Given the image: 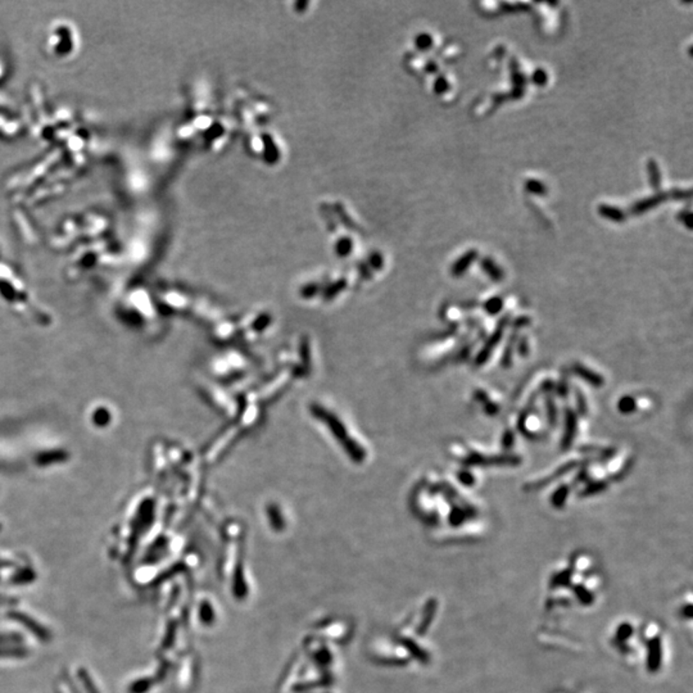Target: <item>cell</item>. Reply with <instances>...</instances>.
<instances>
[{
    "label": "cell",
    "mask_w": 693,
    "mask_h": 693,
    "mask_svg": "<svg viewBox=\"0 0 693 693\" xmlns=\"http://www.w3.org/2000/svg\"><path fill=\"white\" fill-rule=\"evenodd\" d=\"M661 640L659 637H651L647 646V671L649 673H656L661 666V657H663V649H661Z\"/></svg>",
    "instance_id": "1"
},
{
    "label": "cell",
    "mask_w": 693,
    "mask_h": 693,
    "mask_svg": "<svg viewBox=\"0 0 693 693\" xmlns=\"http://www.w3.org/2000/svg\"><path fill=\"white\" fill-rule=\"evenodd\" d=\"M669 195L668 194H657V195H654L651 198H647V199H643V201H640L638 203H635L632 209V212L638 215V213H642V212H646L649 209H654L656 207L659 203L665 201Z\"/></svg>",
    "instance_id": "2"
},
{
    "label": "cell",
    "mask_w": 693,
    "mask_h": 693,
    "mask_svg": "<svg viewBox=\"0 0 693 693\" xmlns=\"http://www.w3.org/2000/svg\"><path fill=\"white\" fill-rule=\"evenodd\" d=\"M598 212L601 216L609 220V221H612V223H621L626 220V213L621 209L612 207V206H607V204L600 206Z\"/></svg>",
    "instance_id": "3"
},
{
    "label": "cell",
    "mask_w": 693,
    "mask_h": 693,
    "mask_svg": "<svg viewBox=\"0 0 693 693\" xmlns=\"http://www.w3.org/2000/svg\"><path fill=\"white\" fill-rule=\"evenodd\" d=\"M475 258H477V252L475 251H469L468 253L463 254L461 258L454 265V269H452L454 274L455 275H461V274H463L466 270L469 269L470 265L475 261Z\"/></svg>",
    "instance_id": "4"
},
{
    "label": "cell",
    "mask_w": 693,
    "mask_h": 693,
    "mask_svg": "<svg viewBox=\"0 0 693 693\" xmlns=\"http://www.w3.org/2000/svg\"><path fill=\"white\" fill-rule=\"evenodd\" d=\"M647 171H649V179L651 187L656 189V190H659V187L661 185V175H660L659 166H657V164H656L654 159H649V164H647Z\"/></svg>",
    "instance_id": "5"
},
{
    "label": "cell",
    "mask_w": 693,
    "mask_h": 693,
    "mask_svg": "<svg viewBox=\"0 0 693 693\" xmlns=\"http://www.w3.org/2000/svg\"><path fill=\"white\" fill-rule=\"evenodd\" d=\"M482 266H483V270L488 275L491 276L494 280H501L502 277V271H501L500 268H497V265L489 260V258H485L482 262Z\"/></svg>",
    "instance_id": "6"
},
{
    "label": "cell",
    "mask_w": 693,
    "mask_h": 693,
    "mask_svg": "<svg viewBox=\"0 0 693 693\" xmlns=\"http://www.w3.org/2000/svg\"><path fill=\"white\" fill-rule=\"evenodd\" d=\"M525 189L532 194H536V195H544L547 189L544 187L543 183L539 181V180H528L525 183Z\"/></svg>",
    "instance_id": "7"
},
{
    "label": "cell",
    "mask_w": 693,
    "mask_h": 693,
    "mask_svg": "<svg viewBox=\"0 0 693 693\" xmlns=\"http://www.w3.org/2000/svg\"><path fill=\"white\" fill-rule=\"evenodd\" d=\"M533 84L537 86H544L548 81V74L544 71L543 68H538L532 76Z\"/></svg>",
    "instance_id": "8"
},
{
    "label": "cell",
    "mask_w": 693,
    "mask_h": 693,
    "mask_svg": "<svg viewBox=\"0 0 693 693\" xmlns=\"http://www.w3.org/2000/svg\"><path fill=\"white\" fill-rule=\"evenodd\" d=\"M575 593H576V596H578V598L581 600L583 604L588 605L589 602H592V600H593V595H592V593H590L588 589L586 588V587H583V586L576 587V588H575Z\"/></svg>",
    "instance_id": "9"
},
{
    "label": "cell",
    "mask_w": 693,
    "mask_h": 693,
    "mask_svg": "<svg viewBox=\"0 0 693 693\" xmlns=\"http://www.w3.org/2000/svg\"><path fill=\"white\" fill-rule=\"evenodd\" d=\"M632 633H633V628L629 624H623V626H619L618 632H616V640L619 642H626Z\"/></svg>",
    "instance_id": "10"
},
{
    "label": "cell",
    "mask_w": 693,
    "mask_h": 693,
    "mask_svg": "<svg viewBox=\"0 0 693 693\" xmlns=\"http://www.w3.org/2000/svg\"><path fill=\"white\" fill-rule=\"evenodd\" d=\"M432 37H430V35H428V34H421V35L418 37V40H416V45H418L420 49H423V51H425V49H429V48L432 46Z\"/></svg>",
    "instance_id": "11"
},
{
    "label": "cell",
    "mask_w": 693,
    "mask_h": 693,
    "mask_svg": "<svg viewBox=\"0 0 693 693\" xmlns=\"http://www.w3.org/2000/svg\"><path fill=\"white\" fill-rule=\"evenodd\" d=\"M449 85H448V81L444 79V77H440L435 84H434V90L438 93V94H443L447 91Z\"/></svg>",
    "instance_id": "12"
},
{
    "label": "cell",
    "mask_w": 693,
    "mask_h": 693,
    "mask_svg": "<svg viewBox=\"0 0 693 693\" xmlns=\"http://www.w3.org/2000/svg\"><path fill=\"white\" fill-rule=\"evenodd\" d=\"M680 215L685 217H679V218H680L682 221L685 220V223H686L687 227H688V229H691V221H689V218H691V213H685V215H683V213H680Z\"/></svg>",
    "instance_id": "13"
}]
</instances>
